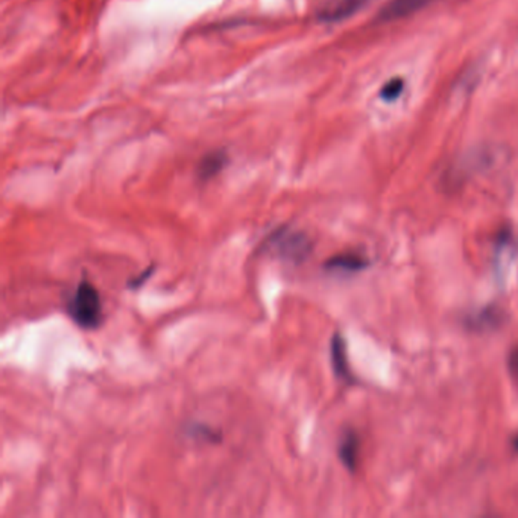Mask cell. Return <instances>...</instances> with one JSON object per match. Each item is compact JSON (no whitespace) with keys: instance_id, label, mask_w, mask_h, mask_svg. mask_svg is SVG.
Instances as JSON below:
<instances>
[{"instance_id":"4fadbf2b","label":"cell","mask_w":518,"mask_h":518,"mask_svg":"<svg viewBox=\"0 0 518 518\" xmlns=\"http://www.w3.org/2000/svg\"><path fill=\"white\" fill-rule=\"evenodd\" d=\"M508 370L518 379V347H515L508 356Z\"/></svg>"},{"instance_id":"52a82bcc","label":"cell","mask_w":518,"mask_h":518,"mask_svg":"<svg viewBox=\"0 0 518 518\" xmlns=\"http://www.w3.org/2000/svg\"><path fill=\"white\" fill-rule=\"evenodd\" d=\"M330 357H332V366L337 379L343 382H351V371L348 365L347 343L341 333H334L330 342Z\"/></svg>"},{"instance_id":"5b68a950","label":"cell","mask_w":518,"mask_h":518,"mask_svg":"<svg viewBox=\"0 0 518 518\" xmlns=\"http://www.w3.org/2000/svg\"><path fill=\"white\" fill-rule=\"evenodd\" d=\"M436 0H389L382 10L377 12V21L380 23H391L398 21L411 15L422 11Z\"/></svg>"},{"instance_id":"30bf717a","label":"cell","mask_w":518,"mask_h":518,"mask_svg":"<svg viewBox=\"0 0 518 518\" xmlns=\"http://www.w3.org/2000/svg\"><path fill=\"white\" fill-rule=\"evenodd\" d=\"M186 434L193 439H198V441L208 444H216L221 441L219 431L213 430L210 426H206V424H190V426L187 427Z\"/></svg>"},{"instance_id":"9c48e42d","label":"cell","mask_w":518,"mask_h":518,"mask_svg":"<svg viewBox=\"0 0 518 518\" xmlns=\"http://www.w3.org/2000/svg\"><path fill=\"white\" fill-rule=\"evenodd\" d=\"M226 164H229V155H226L225 151H222V149L211 151L199 160L198 166H196V177L201 181H210V179H213L221 174L226 168Z\"/></svg>"},{"instance_id":"7c38bea8","label":"cell","mask_w":518,"mask_h":518,"mask_svg":"<svg viewBox=\"0 0 518 518\" xmlns=\"http://www.w3.org/2000/svg\"><path fill=\"white\" fill-rule=\"evenodd\" d=\"M152 271H154V266H149V268L145 269L143 272H141L140 276H136L134 278L130 280V281H128V286H130L131 289H137V287H140V286L143 285V283H145L149 277H151Z\"/></svg>"},{"instance_id":"5bb4252c","label":"cell","mask_w":518,"mask_h":518,"mask_svg":"<svg viewBox=\"0 0 518 518\" xmlns=\"http://www.w3.org/2000/svg\"><path fill=\"white\" fill-rule=\"evenodd\" d=\"M512 445H514V449L518 452V436L514 439V443H512Z\"/></svg>"},{"instance_id":"277c9868","label":"cell","mask_w":518,"mask_h":518,"mask_svg":"<svg viewBox=\"0 0 518 518\" xmlns=\"http://www.w3.org/2000/svg\"><path fill=\"white\" fill-rule=\"evenodd\" d=\"M368 3L370 0H323L316 10V19L321 23L333 25L352 17Z\"/></svg>"},{"instance_id":"3957f363","label":"cell","mask_w":518,"mask_h":518,"mask_svg":"<svg viewBox=\"0 0 518 518\" xmlns=\"http://www.w3.org/2000/svg\"><path fill=\"white\" fill-rule=\"evenodd\" d=\"M506 323V312L496 304L485 305V307L470 312L462 321V324L471 333L488 334L497 332Z\"/></svg>"},{"instance_id":"8992f818","label":"cell","mask_w":518,"mask_h":518,"mask_svg":"<svg viewBox=\"0 0 518 518\" xmlns=\"http://www.w3.org/2000/svg\"><path fill=\"white\" fill-rule=\"evenodd\" d=\"M360 453V438L355 430H345L337 445V456L342 462V465L347 468L350 473H355L359 464Z\"/></svg>"},{"instance_id":"7a4b0ae2","label":"cell","mask_w":518,"mask_h":518,"mask_svg":"<svg viewBox=\"0 0 518 518\" xmlns=\"http://www.w3.org/2000/svg\"><path fill=\"white\" fill-rule=\"evenodd\" d=\"M268 253L280 257L281 260L300 265L307 260L313 251V242L307 234L289 226H280L272 231L265 242Z\"/></svg>"},{"instance_id":"ba28073f","label":"cell","mask_w":518,"mask_h":518,"mask_svg":"<svg viewBox=\"0 0 518 518\" xmlns=\"http://www.w3.org/2000/svg\"><path fill=\"white\" fill-rule=\"evenodd\" d=\"M370 266V260L362 254L357 253H342L330 257L324 263V268L330 272H342V274H356L364 271Z\"/></svg>"},{"instance_id":"8fae6325","label":"cell","mask_w":518,"mask_h":518,"mask_svg":"<svg viewBox=\"0 0 518 518\" xmlns=\"http://www.w3.org/2000/svg\"><path fill=\"white\" fill-rule=\"evenodd\" d=\"M404 90V81L402 78H392L380 90V98L384 102H394L397 100Z\"/></svg>"},{"instance_id":"6da1fadb","label":"cell","mask_w":518,"mask_h":518,"mask_svg":"<svg viewBox=\"0 0 518 518\" xmlns=\"http://www.w3.org/2000/svg\"><path fill=\"white\" fill-rule=\"evenodd\" d=\"M67 312L76 325L84 330H96L104 318L99 290L89 278H82L67 303Z\"/></svg>"}]
</instances>
